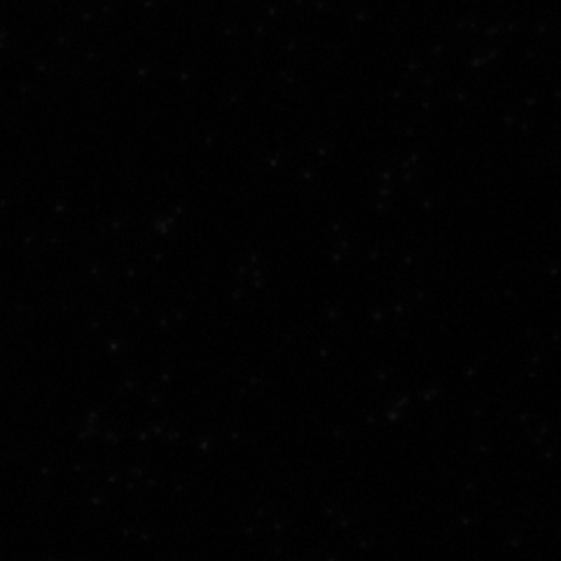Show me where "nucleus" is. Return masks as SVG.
I'll use <instances>...</instances> for the list:
<instances>
[]
</instances>
